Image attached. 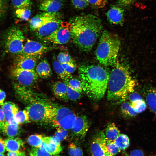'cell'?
Wrapping results in <instances>:
<instances>
[{"instance_id": "cb8c5ba5", "label": "cell", "mask_w": 156, "mask_h": 156, "mask_svg": "<svg viewBox=\"0 0 156 156\" xmlns=\"http://www.w3.org/2000/svg\"><path fill=\"white\" fill-rule=\"evenodd\" d=\"M40 148L45 150L51 155H58L62 150L61 145L49 142L47 137H44Z\"/></svg>"}, {"instance_id": "9c48e42d", "label": "cell", "mask_w": 156, "mask_h": 156, "mask_svg": "<svg viewBox=\"0 0 156 156\" xmlns=\"http://www.w3.org/2000/svg\"><path fill=\"white\" fill-rule=\"evenodd\" d=\"M71 26L70 23L62 21L59 27L49 36L45 41L57 44L67 43L71 38Z\"/></svg>"}, {"instance_id": "83f0119b", "label": "cell", "mask_w": 156, "mask_h": 156, "mask_svg": "<svg viewBox=\"0 0 156 156\" xmlns=\"http://www.w3.org/2000/svg\"><path fill=\"white\" fill-rule=\"evenodd\" d=\"M121 110L122 113L126 117H134L138 114L129 102H123L121 105Z\"/></svg>"}, {"instance_id": "f546056e", "label": "cell", "mask_w": 156, "mask_h": 156, "mask_svg": "<svg viewBox=\"0 0 156 156\" xmlns=\"http://www.w3.org/2000/svg\"><path fill=\"white\" fill-rule=\"evenodd\" d=\"M44 137L42 135L35 134L29 136L27 139L29 144L36 148H40L43 141Z\"/></svg>"}, {"instance_id": "d6a6232c", "label": "cell", "mask_w": 156, "mask_h": 156, "mask_svg": "<svg viewBox=\"0 0 156 156\" xmlns=\"http://www.w3.org/2000/svg\"><path fill=\"white\" fill-rule=\"evenodd\" d=\"M64 81L72 88L80 93L83 90L81 82L77 79L71 78L67 81Z\"/></svg>"}, {"instance_id": "9f6ffc18", "label": "cell", "mask_w": 156, "mask_h": 156, "mask_svg": "<svg viewBox=\"0 0 156 156\" xmlns=\"http://www.w3.org/2000/svg\"></svg>"}, {"instance_id": "836d02e7", "label": "cell", "mask_w": 156, "mask_h": 156, "mask_svg": "<svg viewBox=\"0 0 156 156\" xmlns=\"http://www.w3.org/2000/svg\"><path fill=\"white\" fill-rule=\"evenodd\" d=\"M68 153L70 156H83L82 150L75 144L70 143L68 147Z\"/></svg>"}, {"instance_id": "2e32d148", "label": "cell", "mask_w": 156, "mask_h": 156, "mask_svg": "<svg viewBox=\"0 0 156 156\" xmlns=\"http://www.w3.org/2000/svg\"><path fill=\"white\" fill-rule=\"evenodd\" d=\"M124 10L118 5H113L106 13L109 22L113 24L122 25L124 21Z\"/></svg>"}, {"instance_id": "ee69618b", "label": "cell", "mask_w": 156, "mask_h": 156, "mask_svg": "<svg viewBox=\"0 0 156 156\" xmlns=\"http://www.w3.org/2000/svg\"><path fill=\"white\" fill-rule=\"evenodd\" d=\"M65 70L68 73L71 74L75 70L76 65L75 62H68L61 64Z\"/></svg>"}, {"instance_id": "b9f144b4", "label": "cell", "mask_w": 156, "mask_h": 156, "mask_svg": "<svg viewBox=\"0 0 156 156\" xmlns=\"http://www.w3.org/2000/svg\"><path fill=\"white\" fill-rule=\"evenodd\" d=\"M57 129L55 136L60 141H63L67 138L68 134L67 130L60 128H57Z\"/></svg>"}, {"instance_id": "7402d4cb", "label": "cell", "mask_w": 156, "mask_h": 156, "mask_svg": "<svg viewBox=\"0 0 156 156\" xmlns=\"http://www.w3.org/2000/svg\"><path fill=\"white\" fill-rule=\"evenodd\" d=\"M36 72L41 78L46 79L50 77L52 72L50 65L46 58L40 61L36 68Z\"/></svg>"}, {"instance_id": "8992f818", "label": "cell", "mask_w": 156, "mask_h": 156, "mask_svg": "<svg viewBox=\"0 0 156 156\" xmlns=\"http://www.w3.org/2000/svg\"><path fill=\"white\" fill-rule=\"evenodd\" d=\"M25 37L22 31L17 26H12L5 31L3 36V44L8 52L19 55L23 48Z\"/></svg>"}, {"instance_id": "7c38bea8", "label": "cell", "mask_w": 156, "mask_h": 156, "mask_svg": "<svg viewBox=\"0 0 156 156\" xmlns=\"http://www.w3.org/2000/svg\"><path fill=\"white\" fill-rule=\"evenodd\" d=\"M87 117L83 114L76 116L74 124L71 129L73 135L80 140L84 139L89 128Z\"/></svg>"}, {"instance_id": "74e56055", "label": "cell", "mask_w": 156, "mask_h": 156, "mask_svg": "<svg viewBox=\"0 0 156 156\" xmlns=\"http://www.w3.org/2000/svg\"><path fill=\"white\" fill-rule=\"evenodd\" d=\"M89 5L93 8L100 9L105 7L108 3V0H87Z\"/></svg>"}, {"instance_id": "d590c367", "label": "cell", "mask_w": 156, "mask_h": 156, "mask_svg": "<svg viewBox=\"0 0 156 156\" xmlns=\"http://www.w3.org/2000/svg\"><path fill=\"white\" fill-rule=\"evenodd\" d=\"M130 103L131 106L137 114L142 113L144 111L146 108V103L143 99L135 103Z\"/></svg>"}, {"instance_id": "11a10c76", "label": "cell", "mask_w": 156, "mask_h": 156, "mask_svg": "<svg viewBox=\"0 0 156 156\" xmlns=\"http://www.w3.org/2000/svg\"><path fill=\"white\" fill-rule=\"evenodd\" d=\"M156 156V155H155V156Z\"/></svg>"}, {"instance_id": "6da1fadb", "label": "cell", "mask_w": 156, "mask_h": 156, "mask_svg": "<svg viewBox=\"0 0 156 156\" xmlns=\"http://www.w3.org/2000/svg\"><path fill=\"white\" fill-rule=\"evenodd\" d=\"M71 38L81 51L92 49L102 30L101 19L91 14H82L71 18Z\"/></svg>"}, {"instance_id": "484cf974", "label": "cell", "mask_w": 156, "mask_h": 156, "mask_svg": "<svg viewBox=\"0 0 156 156\" xmlns=\"http://www.w3.org/2000/svg\"><path fill=\"white\" fill-rule=\"evenodd\" d=\"M120 131L114 123H109L105 129V135L106 139L114 141L120 134Z\"/></svg>"}, {"instance_id": "8d00e7d4", "label": "cell", "mask_w": 156, "mask_h": 156, "mask_svg": "<svg viewBox=\"0 0 156 156\" xmlns=\"http://www.w3.org/2000/svg\"><path fill=\"white\" fill-rule=\"evenodd\" d=\"M57 60L60 63L74 62L70 55L66 52H60L58 54Z\"/></svg>"}, {"instance_id": "8fae6325", "label": "cell", "mask_w": 156, "mask_h": 156, "mask_svg": "<svg viewBox=\"0 0 156 156\" xmlns=\"http://www.w3.org/2000/svg\"><path fill=\"white\" fill-rule=\"evenodd\" d=\"M49 49V47L45 44L28 39L20 54L41 57Z\"/></svg>"}, {"instance_id": "7a4b0ae2", "label": "cell", "mask_w": 156, "mask_h": 156, "mask_svg": "<svg viewBox=\"0 0 156 156\" xmlns=\"http://www.w3.org/2000/svg\"><path fill=\"white\" fill-rule=\"evenodd\" d=\"M78 73L83 90L87 96L94 100H99L104 96L107 88L109 74L100 66L81 65Z\"/></svg>"}, {"instance_id": "d4e9b609", "label": "cell", "mask_w": 156, "mask_h": 156, "mask_svg": "<svg viewBox=\"0 0 156 156\" xmlns=\"http://www.w3.org/2000/svg\"><path fill=\"white\" fill-rule=\"evenodd\" d=\"M53 66L57 75L64 81H67L71 78V74L68 73L61 64L54 57L53 58Z\"/></svg>"}, {"instance_id": "52a82bcc", "label": "cell", "mask_w": 156, "mask_h": 156, "mask_svg": "<svg viewBox=\"0 0 156 156\" xmlns=\"http://www.w3.org/2000/svg\"><path fill=\"white\" fill-rule=\"evenodd\" d=\"M76 116L69 109L55 104L51 122L56 128L67 130L71 129L74 124Z\"/></svg>"}, {"instance_id": "f1b7e54d", "label": "cell", "mask_w": 156, "mask_h": 156, "mask_svg": "<svg viewBox=\"0 0 156 156\" xmlns=\"http://www.w3.org/2000/svg\"><path fill=\"white\" fill-rule=\"evenodd\" d=\"M15 121L18 124L29 122L30 120L26 110L18 111L14 117Z\"/></svg>"}, {"instance_id": "e575fe53", "label": "cell", "mask_w": 156, "mask_h": 156, "mask_svg": "<svg viewBox=\"0 0 156 156\" xmlns=\"http://www.w3.org/2000/svg\"><path fill=\"white\" fill-rule=\"evenodd\" d=\"M65 83L67 86V94L69 99L73 101H76L79 99L81 97L80 93L73 89L67 83Z\"/></svg>"}, {"instance_id": "e0dca14e", "label": "cell", "mask_w": 156, "mask_h": 156, "mask_svg": "<svg viewBox=\"0 0 156 156\" xmlns=\"http://www.w3.org/2000/svg\"><path fill=\"white\" fill-rule=\"evenodd\" d=\"M19 124L15 121L10 123L5 121L0 122V131L9 138L15 137L20 133Z\"/></svg>"}, {"instance_id": "5bb4252c", "label": "cell", "mask_w": 156, "mask_h": 156, "mask_svg": "<svg viewBox=\"0 0 156 156\" xmlns=\"http://www.w3.org/2000/svg\"><path fill=\"white\" fill-rule=\"evenodd\" d=\"M62 21L59 17L46 23L35 31L36 36L40 40L45 41L59 27Z\"/></svg>"}, {"instance_id": "f35d334b", "label": "cell", "mask_w": 156, "mask_h": 156, "mask_svg": "<svg viewBox=\"0 0 156 156\" xmlns=\"http://www.w3.org/2000/svg\"><path fill=\"white\" fill-rule=\"evenodd\" d=\"M106 145L108 151L112 156L115 155L121 151L116 145L114 141L106 139Z\"/></svg>"}, {"instance_id": "ac0fdd59", "label": "cell", "mask_w": 156, "mask_h": 156, "mask_svg": "<svg viewBox=\"0 0 156 156\" xmlns=\"http://www.w3.org/2000/svg\"><path fill=\"white\" fill-rule=\"evenodd\" d=\"M52 92L57 99L65 102L68 101L67 92V86L63 81L55 82L52 86Z\"/></svg>"}, {"instance_id": "277c9868", "label": "cell", "mask_w": 156, "mask_h": 156, "mask_svg": "<svg viewBox=\"0 0 156 156\" xmlns=\"http://www.w3.org/2000/svg\"><path fill=\"white\" fill-rule=\"evenodd\" d=\"M21 101L26 105L27 111L30 120L37 122H51L55 104L45 96L27 90Z\"/></svg>"}, {"instance_id": "681fc988", "label": "cell", "mask_w": 156, "mask_h": 156, "mask_svg": "<svg viewBox=\"0 0 156 156\" xmlns=\"http://www.w3.org/2000/svg\"><path fill=\"white\" fill-rule=\"evenodd\" d=\"M6 97L5 92L0 89V106H2L4 103V101Z\"/></svg>"}, {"instance_id": "44dd1931", "label": "cell", "mask_w": 156, "mask_h": 156, "mask_svg": "<svg viewBox=\"0 0 156 156\" xmlns=\"http://www.w3.org/2000/svg\"><path fill=\"white\" fill-rule=\"evenodd\" d=\"M143 93L147 104L156 115V90L152 88H147L144 90Z\"/></svg>"}, {"instance_id": "4dcf8cb0", "label": "cell", "mask_w": 156, "mask_h": 156, "mask_svg": "<svg viewBox=\"0 0 156 156\" xmlns=\"http://www.w3.org/2000/svg\"><path fill=\"white\" fill-rule=\"evenodd\" d=\"M13 6L16 8L29 9L31 7L32 3L31 0H11Z\"/></svg>"}, {"instance_id": "5b68a950", "label": "cell", "mask_w": 156, "mask_h": 156, "mask_svg": "<svg viewBox=\"0 0 156 156\" xmlns=\"http://www.w3.org/2000/svg\"><path fill=\"white\" fill-rule=\"evenodd\" d=\"M120 45V40L117 35L104 31L101 34L96 51L97 59L105 66L114 65Z\"/></svg>"}, {"instance_id": "4316f807", "label": "cell", "mask_w": 156, "mask_h": 156, "mask_svg": "<svg viewBox=\"0 0 156 156\" xmlns=\"http://www.w3.org/2000/svg\"><path fill=\"white\" fill-rule=\"evenodd\" d=\"M119 149L121 151L127 149L130 144V140L126 135L120 134L114 141Z\"/></svg>"}, {"instance_id": "f5cc1de1", "label": "cell", "mask_w": 156, "mask_h": 156, "mask_svg": "<svg viewBox=\"0 0 156 156\" xmlns=\"http://www.w3.org/2000/svg\"><path fill=\"white\" fill-rule=\"evenodd\" d=\"M0 156H5L3 153H0Z\"/></svg>"}, {"instance_id": "f907efd6", "label": "cell", "mask_w": 156, "mask_h": 156, "mask_svg": "<svg viewBox=\"0 0 156 156\" xmlns=\"http://www.w3.org/2000/svg\"><path fill=\"white\" fill-rule=\"evenodd\" d=\"M6 151L4 140L0 138V153H4Z\"/></svg>"}, {"instance_id": "603a6c76", "label": "cell", "mask_w": 156, "mask_h": 156, "mask_svg": "<svg viewBox=\"0 0 156 156\" xmlns=\"http://www.w3.org/2000/svg\"><path fill=\"white\" fill-rule=\"evenodd\" d=\"M4 140L6 150L8 152L19 150L24 145L22 140L18 137H8Z\"/></svg>"}, {"instance_id": "ab89813d", "label": "cell", "mask_w": 156, "mask_h": 156, "mask_svg": "<svg viewBox=\"0 0 156 156\" xmlns=\"http://www.w3.org/2000/svg\"><path fill=\"white\" fill-rule=\"evenodd\" d=\"M9 0H0V20L5 17L9 6Z\"/></svg>"}, {"instance_id": "f6af8a7d", "label": "cell", "mask_w": 156, "mask_h": 156, "mask_svg": "<svg viewBox=\"0 0 156 156\" xmlns=\"http://www.w3.org/2000/svg\"><path fill=\"white\" fill-rule=\"evenodd\" d=\"M130 103H133L143 99L141 96L137 92H132L128 95Z\"/></svg>"}, {"instance_id": "816d5d0a", "label": "cell", "mask_w": 156, "mask_h": 156, "mask_svg": "<svg viewBox=\"0 0 156 156\" xmlns=\"http://www.w3.org/2000/svg\"><path fill=\"white\" fill-rule=\"evenodd\" d=\"M5 120V116L4 112L1 108H0V122Z\"/></svg>"}, {"instance_id": "4fadbf2b", "label": "cell", "mask_w": 156, "mask_h": 156, "mask_svg": "<svg viewBox=\"0 0 156 156\" xmlns=\"http://www.w3.org/2000/svg\"><path fill=\"white\" fill-rule=\"evenodd\" d=\"M59 17V14L57 12H46L37 14L30 21V30L35 32L45 24Z\"/></svg>"}, {"instance_id": "3957f363", "label": "cell", "mask_w": 156, "mask_h": 156, "mask_svg": "<svg viewBox=\"0 0 156 156\" xmlns=\"http://www.w3.org/2000/svg\"><path fill=\"white\" fill-rule=\"evenodd\" d=\"M110 74L107 85L109 101H123L134 91L136 82L128 68L116 62Z\"/></svg>"}, {"instance_id": "9a60e30c", "label": "cell", "mask_w": 156, "mask_h": 156, "mask_svg": "<svg viewBox=\"0 0 156 156\" xmlns=\"http://www.w3.org/2000/svg\"><path fill=\"white\" fill-rule=\"evenodd\" d=\"M40 57L18 55L14 60V68L23 70H34Z\"/></svg>"}, {"instance_id": "60d3db41", "label": "cell", "mask_w": 156, "mask_h": 156, "mask_svg": "<svg viewBox=\"0 0 156 156\" xmlns=\"http://www.w3.org/2000/svg\"><path fill=\"white\" fill-rule=\"evenodd\" d=\"M29 154L30 156H51L45 150L40 148H33Z\"/></svg>"}, {"instance_id": "7dc6e473", "label": "cell", "mask_w": 156, "mask_h": 156, "mask_svg": "<svg viewBox=\"0 0 156 156\" xmlns=\"http://www.w3.org/2000/svg\"><path fill=\"white\" fill-rule=\"evenodd\" d=\"M7 156H26L25 153L18 150L16 151L8 152Z\"/></svg>"}, {"instance_id": "7bdbcfd3", "label": "cell", "mask_w": 156, "mask_h": 156, "mask_svg": "<svg viewBox=\"0 0 156 156\" xmlns=\"http://www.w3.org/2000/svg\"><path fill=\"white\" fill-rule=\"evenodd\" d=\"M73 5L75 8L78 9H83L89 5L87 0H71Z\"/></svg>"}, {"instance_id": "bcb514c9", "label": "cell", "mask_w": 156, "mask_h": 156, "mask_svg": "<svg viewBox=\"0 0 156 156\" xmlns=\"http://www.w3.org/2000/svg\"><path fill=\"white\" fill-rule=\"evenodd\" d=\"M138 0H118V5L121 7H126L130 5Z\"/></svg>"}, {"instance_id": "c3c4849f", "label": "cell", "mask_w": 156, "mask_h": 156, "mask_svg": "<svg viewBox=\"0 0 156 156\" xmlns=\"http://www.w3.org/2000/svg\"><path fill=\"white\" fill-rule=\"evenodd\" d=\"M129 156H144L142 151L140 149H135L132 151Z\"/></svg>"}, {"instance_id": "db71d44e", "label": "cell", "mask_w": 156, "mask_h": 156, "mask_svg": "<svg viewBox=\"0 0 156 156\" xmlns=\"http://www.w3.org/2000/svg\"><path fill=\"white\" fill-rule=\"evenodd\" d=\"M55 156H60L59 155H55Z\"/></svg>"}, {"instance_id": "30bf717a", "label": "cell", "mask_w": 156, "mask_h": 156, "mask_svg": "<svg viewBox=\"0 0 156 156\" xmlns=\"http://www.w3.org/2000/svg\"><path fill=\"white\" fill-rule=\"evenodd\" d=\"M90 151L92 156H112L107 148L104 132H99L95 135L90 145Z\"/></svg>"}, {"instance_id": "1f68e13d", "label": "cell", "mask_w": 156, "mask_h": 156, "mask_svg": "<svg viewBox=\"0 0 156 156\" xmlns=\"http://www.w3.org/2000/svg\"><path fill=\"white\" fill-rule=\"evenodd\" d=\"M16 16L23 21H28L31 15V11L29 9H17L15 11Z\"/></svg>"}, {"instance_id": "ba28073f", "label": "cell", "mask_w": 156, "mask_h": 156, "mask_svg": "<svg viewBox=\"0 0 156 156\" xmlns=\"http://www.w3.org/2000/svg\"><path fill=\"white\" fill-rule=\"evenodd\" d=\"M11 75L14 81L13 85L28 88L37 82L38 75L34 70H23L14 68Z\"/></svg>"}, {"instance_id": "ffe728a7", "label": "cell", "mask_w": 156, "mask_h": 156, "mask_svg": "<svg viewBox=\"0 0 156 156\" xmlns=\"http://www.w3.org/2000/svg\"><path fill=\"white\" fill-rule=\"evenodd\" d=\"M1 107L5 115V121L10 123L14 121V116L19 111L18 107L14 103L10 101L5 102Z\"/></svg>"}, {"instance_id": "d6986e66", "label": "cell", "mask_w": 156, "mask_h": 156, "mask_svg": "<svg viewBox=\"0 0 156 156\" xmlns=\"http://www.w3.org/2000/svg\"><path fill=\"white\" fill-rule=\"evenodd\" d=\"M63 5V0H44L40 4L39 9L49 12H57Z\"/></svg>"}]
</instances>
